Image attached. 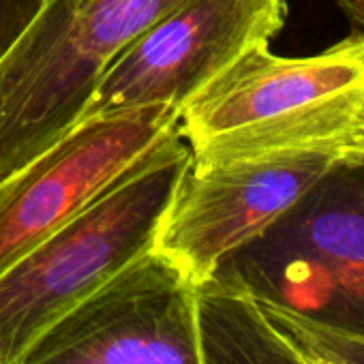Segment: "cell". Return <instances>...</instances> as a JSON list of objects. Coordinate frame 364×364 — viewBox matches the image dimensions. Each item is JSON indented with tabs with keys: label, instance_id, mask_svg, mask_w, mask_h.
Masks as SVG:
<instances>
[{
	"label": "cell",
	"instance_id": "cell-3",
	"mask_svg": "<svg viewBox=\"0 0 364 364\" xmlns=\"http://www.w3.org/2000/svg\"><path fill=\"white\" fill-rule=\"evenodd\" d=\"M180 0H48L0 60V180L82 120L105 67Z\"/></svg>",
	"mask_w": 364,
	"mask_h": 364
},
{
	"label": "cell",
	"instance_id": "cell-1",
	"mask_svg": "<svg viewBox=\"0 0 364 364\" xmlns=\"http://www.w3.org/2000/svg\"><path fill=\"white\" fill-rule=\"evenodd\" d=\"M196 163L311 150H364V33L283 58L255 48L180 112Z\"/></svg>",
	"mask_w": 364,
	"mask_h": 364
},
{
	"label": "cell",
	"instance_id": "cell-10",
	"mask_svg": "<svg viewBox=\"0 0 364 364\" xmlns=\"http://www.w3.org/2000/svg\"><path fill=\"white\" fill-rule=\"evenodd\" d=\"M255 302L296 351L323 364H364V315L321 319L270 298L255 296Z\"/></svg>",
	"mask_w": 364,
	"mask_h": 364
},
{
	"label": "cell",
	"instance_id": "cell-9",
	"mask_svg": "<svg viewBox=\"0 0 364 364\" xmlns=\"http://www.w3.org/2000/svg\"><path fill=\"white\" fill-rule=\"evenodd\" d=\"M198 326L204 364H309L230 274L198 285Z\"/></svg>",
	"mask_w": 364,
	"mask_h": 364
},
{
	"label": "cell",
	"instance_id": "cell-4",
	"mask_svg": "<svg viewBox=\"0 0 364 364\" xmlns=\"http://www.w3.org/2000/svg\"><path fill=\"white\" fill-rule=\"evenodd\" d=\"M355 163H364V150L311 148L221 163L189 161L161 217L152 251L202 285L328 173Z\"/></svg>",
	"mask_w": 364,
	"mask_h": 364
},
{
	"label": "cell",
	"instance_id": "cell-2",
	"mask_svg": "<svg viewBox=\"0 0 364 364\" xmlns=\"http://www.w3.org/2000/svg\"><path fill=\"white\" fill-rule=\"evenodd\" d=\"M191 150L180 135L0 274V364L35 343L105 281L148 253Z\"/></svg>",
	"mask_w": 364,
	"mask_h": 364
},
{
	"label": "cell",
	"instance_id": "cell-13",
	"mask_svg": "<svg viewBox=\"0 0 364 364\" xmlns=\"http://www.w3.org/2000/svg\"><path fill=\"white\" fill-rule=\"evenodd\" d=\"M298 353H300V351H298ZM300 355H302V358H304L309 364H323V362H319V360H313V358H309V355H304V353H300Z\"/></svg>",
	"mask_w": 364,
	"mask_h": 364
},
{
	"label": "cell",
	"instance_id": "cell-6",
	"mask_svg": "<svg viewBox=\"0 0 364 364\" xmlns=\"http://www.w3.org/2000/svg\"><path fill=\"white\" fill-rule=\"evenodd\" d=\"M167 105L86 116L0 180V274L180 135Z\"/></svg>",
	"mask_w": 364,
	"mask_h": 364
},
{
	"label": "cell",
	"instance_id": "cell-12",
	"mask_svg": "<svg viewBox=\"0 0 364 364\" xmlns=\"http://www.w3.org/2000/svg\"><path fill=\"white\" fill-rule=\"evenodd\" d=\"M338 9L360 28H364V0H336Z\"/></svg>",
	"mask_w": 364,
	"mask_h": 364
},
{
	"label": "cell",
	"instance_id": "cell-11",
	"mask_svg": "<svg viewBox=\"0 0 364 364\" xmlns=\"http://www.w3.org/2000/svg\"><path fill=\"white\" fill-rule=\"evenodd\" d=\"M48 0H0V60L24 37Z\"/></svg>",
	"mask_w": 364,
	"mask_h": 364
},
{
	"label": "cell",
	"instance_id": "cell-5",
	"mask_svg": "<svg viewBox=\"0 0 364 364\" xmlns=\"http://www.w3.org/2000/svg\"><path fill=\"white\" fill-rule=\"evenodd\" d=\"M219 272L313 317L364 315V163L328 173Z\"/></svg>",
	"mask_w": 364,
	"mask_h": 364
},
{
	"label": "cell",
	"instance_id": "cell-8",
	"mask_svg": "<svg viewBox=\"0 0 364 364\" xmlns=\"http://www.w3.org/2000/svg\"><path fill=\"white\" fill-rule=\"evenodd\" d=\"M22 364H204L198 285L150 249L58 319Z\"/></svg>",
	"mask_w": 364,
	"mask_h": 364
},
{
	"label": "cell",
	"instance_id": "cell-7",
	"mask_svg": "<svg viewBox=\"0 0 364 364\" xmlns=\"http://www.w3.org/2000/svg\"><path fill=\"white\" fill-rule=\"evenodd\" d=\"M285 20L287 0H180L105 67L82 118L150 105L182 112L245 54L270 46Z\"/></svg>",
	"mask_w": 364,
	"mask_h": 364
}]
</instances>
